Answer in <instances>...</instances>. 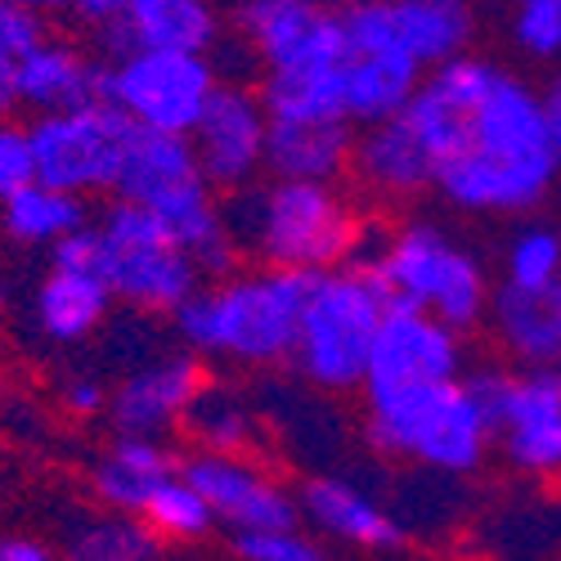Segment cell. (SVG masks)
<instances>
[{"instance_id":"74e56055","label":"cell","mask_w":561,"mask_h":561,"mask_svg":"<svg viewBox=\"0 0 561 561\" xmlns=\"http://www.w3.org/2000/svg\"><path fill=\"white\" fill-rule=\"evenodd\" d=\"M68 409H72V413H100V409H108V396H104L100 382L81 378V382L68 387Z\"/></svg>"},{"instance_id":"ab89813d","label":"cell","mask_w":561,"mask_h":561,"mask_svg":"<svg viewBox=\"0 0 561 561\" xmlns=\"http://www.w3.org/2000/svg\"><path fill=\"white\" fill-rule=\"evenodd\" d=\"M0 561H55L36 539H0Z\"/></svg>"},{"instance_id":"9a60e30c","label":"cell","mask_w":561,"mask_h":561,"mask_svg":"<svg viewBox=\"0 0 561 561\" xmlns=\"http://www.w3.org/2000/svg\"><path fill=\"white\" fill-rule=\"evenodd\" d=\"M180 477L207 499L216 522L239 526V535H293L297 530L293 494L265 481L261 472H252L239 458H220V454L184 458Z\"/></svg>"},{"instance_id":"836d02e7","label":"cell","mask_w":561,"mask_h":561,"mask_svg":"<svg viewBox=\"0 0 561 561\" xmlns=\"http://www.w3.org/2000/svg\"><path fill=\"white\" fill-rule=\"evenodd\" d=\"M41 45H45L41 14L27 5H14V0H0V64L23 68Z\"/></svg>"},{"instance_id":"60d3db41","label":"cell","mask_w":561,"mask_h":561,"mask_svg":"<svg viewBox=\"0 0 561 561\" xmlns=\"http://www.w3.org/2000/svg\"><path fill=\"white\" fill-rule=\"evenodd\" d=\"M14 104H19V68L0 64V117H5Z\"/></svg>"},{"instance_id":"d6986e66","label":"cell","mask_w":561,"mask_h":561,"mask_svg":"<svg viewBox=\"0 0 561 561\" xmlns=\"http://www.w3.org/2000/svg\"><path fill=\"white\" fill-rule=\"evenodd\" d=\"M19 104L36 108L41 117L95 108L104 104V64H90L64 41H45L19 68Z\"/></svg>"},{"instance_id":"7a4b0ae2","label":"cell","mask_w":561,"mask_h":561,"mask_svg":"<svg viewBox=\"0 0 561 561\" xmlns=\"http://www.w3.org/2000/svg\"><path fill=\"white\" fill-rule=\"evenodd\" d=\"M239 252L265 261V270L333 274L359 248V225L329 184H248L220 211Z\"/></svg>"},{"instance_id":"e0dca14e","label":"cell","mask_w":561,"mask_h":561,"mask_svg":"<svg viewBox=\"0 0 561 561\" xmlns=\"http://www.w3.org/2000/svg\"><path fill=\"white\" fill-rule=\"evenodd\" d=\"M203 387H207L203 364L190 355H175V359L130 373V378L108 396V417L122 436L158 440V432H167L175 417L190 413V404Z\"/></svg>"},{"instance_id":"52a82bcc","label":"cell","mask_w":561,"mask_h":561,"mask_svg":"<svg viewBox=\"0 0 561 561\" xmlns=\"http://www.w3.org/2000/svg\"><path fill=\"white\" fill-rule=\"evenodd\" d=\"M108 243V274L104 284L113 297L139 310H180L198 293V265L175 243V233L145 207L113 203L100 220Z\"/></svg>"},{"instance_id":"f1b7e54d","label":"cell","mask_w":561,"mask_h":561,"mask_svg":"<svg viewBox=\"0 0 561 561\" xmlns=\"http://www.w3.org/2000/svg\"><path fill=\"white\" fill-rule=\"evenodd\" d=\"M153 552H158V539L149 526H139L130 517H113L72 535L68 561H153Z\"/></svg>"},{"instance_id":"ffe728a7","label":"cell","mask_w":561,"mask_h":561,"mask_svg":"<svg viewBox=\"0 0 561 561\" xmlns=\"http://www.w3.org/2000/svg\"><path fill=\"white\" fill-rule=\"evenodd\" d=\"M355 171L364 184H373L382 194H417L427 184H436L432 153L404 113L382 126H368L355 139Z\"/></svg>"},{"instance_id":"d4e9b609","label":"cell","mask_w":561,"mask_h":561,"mask_svg":"<svg viewBox=\"0 0 561 561\" xmlns=\"http://www.w3.org/2000/svg\"><path fill=\"white\" fill-rule=\"evenodd\" d=\"M319 14L323 5H310V0H248L233 10V32L252 45L265 68H274L306 41Z\"/></svg>"},{"instance_id":"e575fe53","label":"cell","mask_w":561,"mask_h":561,"mask_svg":"<svg viewBox=\"0 0 561 561\" xmlns=\"http://www.w3.org/2000/svg\"><path fill=\"white\" fill-rule=\"evenodd\" d=\"M50 270H55V274L100 278V284H104V274H108V243H104L100 225H85V229L72 233V239H64V243L50 252Z\"/></svg>"},{"instance_id":"9c48e42d","label":"cell","mask_w":561,"mask_h":561,"mask_svg":"<svg viewBox=\"0 0 561 561\" xmlns=\"http://www.w3.org/2000/svg\"><path fill=\"white\" fill-rule=\"evenodd\" d=\"M130 130L135 126L113 104L36 117L27 126L32 158H36V184L72 194V198L95 194V190H113Z\"/></svg>"},{"instance_id":"f546056e","label":"cell","mask_w":561,"mask_h":561,"mask_svg":"<svg viewBox=\"0 0 561 561\" xmlns=\"http://www.w3.org/2000/svg\"><path fill=\"white\" fill-rule=\"evenodd\" d=\"M145 522H149L153 530L171 535V539H203L216 517H211L207 499H203L190 481H184V477H175V481H167V485L149 499Z\"/></svg>"},{"instance_id":"7402d4cb","label":"cell","mask_w":561,"mask_h":561,"mask_svg":"<svg viewBox=\"0 0 561 561\" xmlns=\"http://www.w3.org/2000/svg\"><path fill=\"white\" fill-rule=\"evenodd\" d=\"M494 319L503 342L530 364H561V284L552 288H517L503 284L494 293Z\"/></svg>"},{"instance_id":"cb8c5ba5","label":"cell","mask_w":561,"mask_h":561,"mask_svg":"<svg viewBox=\"0 0 561 561\" xmlns=\"http://www.w3.org/2000/svg\"><path fill=\"white\" fill-rule=\"evenodd\" d=\"M301 503H306L310 517L337 539H351V543H364V548H391V543L404 539V530L387 517V512L378 503H368L346 481H310Z\"/></svg>"},{"instance_id":"5bb4252c","label":"cell","mask_w":561,"mask_h":561,"mask_svg":"<svg viewBox=\"0 0 561 561\" xmlns=\"http://www.w3.org/2000/svg\"><path fill=\"white\" fill-rule=\"evenodd\" d=\"M220 41V19L203 0H126L122 14L95 32L104 68L135 55H198L207 59Z\"/></svg>"},{"instance_id":"8992f818","label":"cell","mask_w":561,"mask_h":561,"mask_svg":"<svg viewBox=\"0 0 561 561\" xmlns=\"http://www.w3.org/2000/svg\"><path fill=\"white\" fill-rule=\"evenodd\" d=\"M368 440L387 454H404V458H423L432 467H445V472H472L485 458L490 427L458 378L445 387L400 396L391 404H373Z\"/></svg>"},{"instance_id":"5b68a950","label":"cell","mask_w":561,"mask_h":561,"mask_svg":"<svg viewBox=\"0 0 561 561\" xmlns=\"http://www.w3.org/2000/svg\"><path fill=\"white\" fill-rule=\"evenodd\" d=\"M382 319H387V306L359 270L319 274L310 306L301 314V342L293 359L319 387H337V391L364 387Z\"/></svg>"},{"instance_id":"277c9868","label":"cell","mask_w":561,"mask_h":561,"mask_svg":"<svg viewBox=\"0 0 561 561\" xmlns=\"http://www.w3.org/2000/svg\"><path fill=\"white\" fill-rule=\"evenodd\" d=\"M373 293L382 297L387 314H432L449 333H467L481 323L485 310V278L481 265L458 252L440 229L409 225L382 252H359L355 265Z\"/></svg>"},{"instance_id":"8fae6325","label":"cell","mask_w":561,"mask_h":561,"mask_svg":"<svg viewBox=\"0 0 561 561\" xmlns=\"http://www.w3.org/2000/svg\"><path fill=\"white\" fill-rule=\"evenodd\" d=\"M346 59L351 36L342 10H323L297 50L265 68L261 100L270 122H351L346 117Z\"/></svg>"},{"instance_id":"484cf974","label":"cell","mask_w":561,"mask_h":561,"mask_svg":"<svg viewBox=\"0 0 561 561\" xmlns=\"http://www.w3.org/2000/svg\"><path fill=\"white\" fill-rule=\"evenodd\" d=\"M108 301H113V293H108V284H100V278L50 270V278H45L41 293H36V319L55 342H77L108 314Z\"/></svg>"},{"instance_id":"d590c367","label":"cell","mask_w":561,"mask_h":561,"mask_svg":"<svg viewBox=\"0 0 561 561\" xmlns=\"http://www.w3.org/2000/svg\"><path fill=\"white\" fill-rule=\"evenodd\" d=\"M239 552L248 561H333L319 543L293 535H239Z\"/></svg>"},{"instance_id":"83f0119b","label":"cell","mask_w":561,"mask_h":561,"mask_svg":"<svg viewBox=\"0 0 561 561\" xmlns=\"http://www.w3.org/2000/svg\"><path fill=\"white\" fill-rule=\"evenodd\" d=\"M184 427H190L207 449L203 454H220L229 458L233 449H243L248 445V413L239 409V400H233L229 391L220 387H203L190 404V413H184Z\"/></svg>"},{"instance_id":"44dd1931","label":"cell","mask_w":561,"mask_h":561,"mask_svg":"<svg viewBox=\"0 0 561 561\" xmlns=\"http://www.w3.org/2000/svg\"><path fill=\"white\" fill-rule=\"evenodd\" d=\"M391 32L404 45V55L417 68H445L462 59L467 41H472V10L458 0H387Z\"/></svg>"},{"instance_id":"ac0fdd59","label":"cell","mask_w":561,"mask_h":561,"mask_svg":"<svg viewBox=\"0 0 561 561\" xmlns=\"http://www.w3.org/2000/svg\"><path fill=\"white\" fill-rule=\"evenodd\" d=\"M351 162H355L351 122H270L265 167L274 171V180L329 184Z\"/></svg>"},{"instance_id":"f35d334b","label":"cell","mask_w":561,"mask_h":561,"mask_svg":"<svg viewBox=\"0 0 561 561\" xmlns=\"http://www.w3.org/2000/svg\"><path fill=\"white\" fill-rule=\"evenodd\" d=\"M543 122H548V135H552V149H557V162H561V72L548 81L543 90Z\"/></svg>"},{"instance_id":"603a6c76","label":"cell","mask_w":561,"mask_h":561,"mask_svg":"<svg viewBox=\"0 0 561 561\" xmlns=\"http://www.w3.org/2000/svg\"><path fill=\"white\" fill-rule=\"evenodd\" d=\"M175 477H180V472H175V454H171L167 445L122 436V440L108 449V458L95 467V490H100V499H104L108 507L122 512V517H126V512H139V517H145L149 499H153L167 481H175Z\"/></svg>"},{"instance_id":"7c38bea8","label":"cell","mask_w":561,"mask_h":561,"mask_svg":"<svg viewBox=\"0 0 561 561\" xmlns=\"http://www.w3.org/2000/svg\"><path fill=\"white\" fill-rule=\"evenodd\" d=\"M445 382H458V333H449L432 314H387L364 373L368 409Z\"/></svg>"},{"instance_id":"1f68e13d","label":"cell","mask_w":561,"mask_h":561,"mask_svg":"<svg viewBox=\"0 0 561 561\" xmlns=\"http://www.w3.org/2000/svg\"><path fill=\"white\" fill-rule=\"evenodd\" d=\"M512 36H517L522 50L539 59H557L561 55V0H526L517 19H512Z\"/></svg>"},{"instance_id":"4dcf8cb0","label":"cell","mask_w":561,"mask_h":561,"mask_svg":"<svg viewBox=\"0 0 561 561\" xmlns=\"http://www.w3.org/2000/svg\"><path fill=\"white\" fill-rule=\"evenodd\" d=\"M507 284H517V288L561 284V233H552V229L517 233L512 252H507Z\"/></svg>"},{"instance_id":"2e32d148","label":"cell","mask_w":561,"mask_h":561,"mask_svg":"<svg viewBox=\"0 0 561 561\" xmlns=\"http://www.w3.org/2000/svg\"><path fill=\"white\" fill-rule=\"evenodd\" d=\"M494 436L503 454L522 472H557L561 467V373L535 368L526 378H512L507 409Z\"/></svg>"},{"instance_id":"30bf717a","label":"cell","mask_w":561,"mask_h":561,"mask_svg":"<svg viewBox=\"0 0 561 561\" xmlns=\"http://www.w3.org/2000/svg\"><path fill=\"white\" fill-rule=\"evenodd\" d=\"M346 36H351V59H346V117L351 126H382L400 117L413 95L423 90V68H417L404 45L391 32V10L387 0H364V5H346Z\"/></svg>"},{"instance_id":"ba28073f","label":"cell","mask_w":561,"mask_h":561,"mask_svg":"<svg viewBox=\"0 0 561 561\" xmlns=\"http://www.w3.org/2000/svg\"><path fill=\"white\" fill-rule=\"evenodd\" d=\"M216 68L198 55H135L104 68V104H113L130 126L190 139L216 95Z\"/></svg>"},{"instance_id":"6da1fadb","label":"cell","mask_w":561,"mask_h":561,"mask_svg":"<svg viewBox=\"0 0 561 561\" xmlns=\"http://www.w3.org/2000/svg\"><path fill=\"white\" fill-rule=\"evenodd\" d=\"M436 167V190L467 211H526L561 171L543 100L490 59L436 68L404 108Z\"/></svg>"},{"instance_id":"4fadbf2b","label":"cell","mask_w":561,"mask_h":561,"mask_svg":"<svg viewBox=\"0 0 561 561\" xmlns=\"http://www.w3.org/2000/svg\"><path fill=\"white\" fill-rule=\"evenodd\" d=\"M190 139L211 190H233V194L248 190L256 171L265 167V139H270L265 100L243 81H220Z\"/></svg>"},{"instance_id":"8d00e7d4","label":"cell","mask_w":561,"mask_h":561,"mask_svg":"<svg viewBox=\"0 0 561 561\" xmlns=\"http://www.w3.org/2000/svg\"><path fill=\"white\" fill-rule=\"evenodd\" d=\"M122 5H126V0H81V5H72L68 14H72L77 23H85L90 32H104V27L122 14Z\"/></svg>"},{"instance_id":"d6a6232c","label":"cell","mask_w":561,"mask_h":561,"mask_svg":"<svg viewBox=\"0 0 561 561\" xmlns=\"http://www.w3.org/2000/svg\"><path fill=\"white\" fill-rule=\"evenodd\" d=\"M36 184V158H32V135L27 126L0 122V207L19 198Z\"/></svg>"},{"instance_id":"4316f807","label":"cell","mask_w":561,"mask_h":561,"mask_svg":"<svg viewBox=\"0 0 561 561\" xmlns=\"http://www.w3.org/2000/svg\"><path fill=\"white\" fill-rule=\"evenodd\" d=\"M0 220H5V233L14 243H50V248H59L77 229L90 225L81 198L45 190V184H32L19 198H10L0 207Z\"/></svg>"},{"instance_id":"3957f363","label":"cell","mask_w":561,"mask_h":561,"mask_svg":"<svg viewBox=\"0 0 561 561\" xmlns=\"http://www.w3.org/2000/svg\"><path fill=\"white\" fill-rule=\"evenodd\" d=\"M319 274L301 270H256L220 288H198L175 310V323L190 346L216 351L243 364H274L297 355L301 314Z\"/></svg>"}]
</instances>
